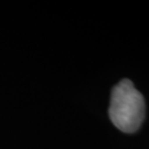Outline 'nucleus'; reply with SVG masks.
<instances>
[{"instance_id": "f257e3e1", "label": "nucleus", "mask_w": 149, "mask_h": 149, "mask_svg": "<svg viewBox=\"0 0 149 149\" xmlns=\"http://www.w3.org/2000/svg\"><path fill=\"white\" fill-rule=\"evenodd\" d=\"M108 113L114 126L124 133H134L140 127L145 101L132 81L123 80L113 88Z\"/></svg>"}]
</instances>
